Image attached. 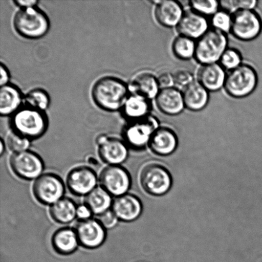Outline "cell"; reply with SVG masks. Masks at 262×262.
<instances>
[{
  "instance_id": "5",
  "label": "cell",
  "mask_w": 262,
  "mask_h": 262,
  "mask_svg": "<svg viewBox=\"0 0 262 262\" xmlns=\"http://www.w3.org/2000/svg\"><path fill=\"white\" fill-rule=\"evenodd\" d=\"M228 45L227 33L210 28L196 41L194 59L201 65L219 63L223 53L228 48Z\"/></svg>"
},
{
  "instance_id": "32",
  "label": "cell",
  "mask_w": 262,
  "mask_h": 262,
  "mask_svg": "<svg viewBox=\"0 0 262 262\" xmlns=\"http://www.w3.org/2000/svg\"><path fill=\"white\" fill-rule=\"evenodd\" d=\"M257 4L258 1L256 0H222L220 2L222 10L230 14L239 10L255 9Z\"/></svg>"
},
{
  "instance_id": "37",
  "label": "cell",
  "mask_w": 262,
  "mask_h": 262,
  "mask_svg": "<svg viewBox=\"0 0 262 262\" xmlns=\"http://www.w3.org/2000/svg\"><path fill=\"white\" fill-rule=\"evenodd\" d=\"M158 80L161 89L170 88L174 86L173 73L163 72L158 76Z\"/></svg>"
},
{
  "instance_id": "18",
  "label": "cell",
  "mask_w": 262,
  "mask_h": 262,
  "mask_svg": "<svg viewBox=\"0 0 262 262\" xmlns=\"http://www.w3.org/2000/svg\"><path fill=\"white\" fill-rule=\"evenodd\" d=\"M185 10L179 2L174 0L158 1L154 10L157 22L162 27H177L184 14Z\"/></svg>"
},
{
  "instance_id": "23",
  "label": "cell",
  "mask_w": 262,
  "mask_h": 262,
  "mask_svg": "<svg viewBox=\"0 0 262 262\" xmlns=\"http://www.w3.org/2000/svg\"><path fill=\"white\" fill-rule=\"evenodd\" d=\"M51 245L59 255H68L75 252L80 244L74 228L63 227L53 233Z\"/></svg>"
},
{
  "instance_id": "28",
  "label": "cell",
  "mask_w": 262,
  "mask_h": 262,
  "mask_svg": "<svg viewBox=\"0 0 262 262\" xmlns=\"http://www.w3.org/2000/svg\"><path fill=\"white\" fill-rule=\"evenodd\" d=\"M172 52L177 58L189 60L194 58L196 52V41L191 38L179 35L171 45Z\"/></svg>"
},
{
  "instance_id": "9",
  "label": "cell",
  "mask_w": 262,
  "mask_h": 262,
  "mask_svg": "<svg viewBox=\"0 0 262 262\" xmlns=\"http://www.w3.org/2000/svg\"><path fill=\"white\" fill-rule=\"evenodd\" d=\"M10 166L15 176L26 181L37 179L45 170L42 158L29 150L13 154L10 158Z\"/></svg>"
},
{
  "instance_id": "21",
  "label": "cell",
  "mask_w": 262,
  "mask_h": 262,
  "mask_svg": "<svg viewBox=\"0 0 262 262\" xmlns=\"http://www.w3.org/2000/svg\"><path fill=\"white\" fill-rule=\"evenodd\" d=\"M148 146L158 155H170L178 146V138L170 127L159 126L153 134Z\"/></svg>"
},
{
  "instance_id": "33",
  "label": "cell",
  "mask_w": 262,
  "mask_h": 262,
  "mask_svg": "<svg viewBox=\"0 0 262 262\" xmlns=\"http://www.w3.org/2000/svg\"><path fill=\"white\" fill-rule=\"evenodd\" d=\"M30 140L12 130L8 135L7 145L14 153L21 152L28 150L30 146Z\"/></svg>"
},
{
  "instance_id": "2",
  "label": "cell",
  "mask_w": 262,
  "mask_h": 262,
  "mask_svg": "<svg viewBox=\"0 0 262 262\" xmlns=\"http://www.w3.org/2000/svg\"><path fill=\"white\" fill-rule=\"evenodd\" d=\"M11 126L14 132L30 140H35L47 130V115L45 112L24 105L12 115Z\"/></svg>"
},
{
  "instance_id": "26",
  "label": "cell",
  "mask_w": 262,
  "mask_h": 262,
  "mask_svg": "<svg viewBox=\"0 0 262 262\" xmlns=\"http://www.w3.org/2000/svg\"><path fill=\"white\" fill-rule=\"evenodd\" d=\"M78 205L73 199L63 197L55 204L51 205L50 214L55 222L67 225L73 222L77 217Z\"/></svg>"
},
{
  "instance_id": "8",
  "label": "cell",
  "mask_w": 262,
  "mask_h": 262,
  "mask_svg": "<svg viewBox=\"0 0 262 262\" xmlns=\"http://www.w3.org/2000/svg\"><path fill=\"white\" fill-rule=\"evenodd\" d=\"M33 193L36 200L43 205H52L63 199L66 186L62 179L53 173H43L35 180Z\"/></svg>"
},
{
  "instance_id": "40",
  "label": "cell",
  "mask_w": 262,
  "mask_h": 262,
  "mask_svg": "<svg viewBox=\"0 0 262 262\" xmlns=\"http://www.w3.org/2000/svg\"><path fill=\"white\" fill-rule=\"evenodd\" d=\"M13 2L16 6L19 7L20 9L37 7V5L39 3L37 0H16V1Z\"/></svg>"
},
{
  "instance_id": "41",
  "label": "cell",
  "mask_w": 262,
  "mask_h": 262,
  "mask_svg": "<svg viewBox=\"0 0 262 262\" xmlns=\"http://www.w3.org/2000/svg\"><path fill=\"white\" fill-rule=\"evenodd\" d=\"M109 136L106 135H104V134H102V135H99L96 138L97 145L98 146L102 145V144L106 142Z\"/></svg>"
},
{
  "instance_id": "30",
  "label": "cell",
  "mask_w": 262,
  "mask_h": 262,
  "mask_svg": "<svg viewBox=\"0 0 262 262\" xmlns=\"http://www.w3.org/2000/svg\"><path fill=\"white\" fill-rule=\"evenodd\" d=\"M189 4L191 9L205 17H212L220 8V2L216 0H192Z\"/></svg>"
},
{
  "instance_id": "27",
  "label": "cell",
  "mask_w": 262,
  "mask_h": 262,
  "mask_svg": "<svg viewBox=\"0 0 262 262\" xmlns=\"http://www.w3.org/2000/svg\"><path fill=\"white\" fill-rule=\"evenodd\" d=\"M113 202L112 195L101 186L97 187L84 198V204L97 216L111 210Z\"/></svg>"
},
{
  "instance_id": "15",
  "label": "cell",
  "mask_w": 262,
  "mask_h": 262,
  "mask_svg": "<svg viewBox=\"0 0 262 262\" xmlns=\"http://www.w3.org/2000/svg\"><path fill=\"white\" fill-rule=\"evenodd\" d=\"M112 210L118 220L123 222H133L140 216L143 210L141 200L135 195L127 193L115 198Z\"/></svg>"
},
{
  "instance_id": "7",
  "label": "cell",
  "mask_w": 262,
  "mask_h": 262,
  "mask_svg": "<svg viewBox=\"0 0 262 262\" xmlns=\"http://www.w3.org/2000/svg\"><path fill=\"white\" fill-rule=\"evenodd\" d=\"M262 21L255 9H246L233 13L230 33L237 40L250 42L260 34Z\"/></svg>"
},
{
  "instance_id": "10",
  "label": "cell",
  "mask_w": 262,
  "mask_h": 262,
  "mask_svg": "<svg viewBox=\"0 0 262 262\" xmlns=\"http://www.w3.org/2000/svg\"><path fill=\"white\" fill-rule=\"evenodd\" d=\"M140 184L147 193L161 196L170 189L172 179L170 173L159 164H149L140 173Z\"/></svg>"
},
{
  "instance_id": "14",
  "label": "cell",
  "mask_w": 262,
  "mask_h": 262,
  "mask_svg": "<svg viewBox=\"0 0 262 262\" xmlns=\"http://www.w3.org/2000/svg\"><path fill=\"white\" fill-rule=\"evenodd\" d=\"M210 29L207 17L190 9L184 12L176 27L179 35L198 40Z\"/></svg>"
},
{
  "instance_id": "42",
  "label": "cell",
  "mask_w": 262,
  "mask_h": 262,
  "mask_svg": "<svg viewBox=\"0 0 262 262\" xmlns=\"http://www.w3.org/2000/svg\"><path fill=\"white\" fill-rule=\"evenodd\" d=\"M88 163L93 166H97L99 164L98 160L93 156L89 157L88 158Z\"/></svg>"
},
{
  "instance_id": "31",
  "label": "cell",
  "mask_w": 262,
  "mask_h": 262,
  "mask_svg": "<svg viewBox=\"0 0 262 262\" xmlns=\"http://www.w3.org/2000/svg\"><path fill=\"white\" fill-rule=\"evenodd\" d=\"M219 63L225 70H233L242 65V54L237 49L228 48L223 53Z\"/></svg>"
},
{
  "instance_id": "4",
  "label": "cell",
  "mask_w": 262,
  "mask_h": 262,
  "mask_svg": "<svg viewBox=\"0 0 262 262\" xmlns=\"http://www.w3.org/2000/svg\"><path fill=\"white\" fill-rule=\"evenodd\" d=\"M258 75L255 69L247 63L228 71L224 89L232 98L243 99L250 96L258 84Z\"/></svg>"
},
{
  "instance_id": "16",
  "label": "cell",
  "mask_w": 262,
  "mask_h": 262,
  "mask_svg": "<svg viewBox=\"0 0 262 262\" xmlns=\"http://www.w3.org/2000/svg\"><path fill=\"white\" fill-rule=\"evenodd\" d=\"M155 102L159 111L169 116L179 115L186 109L182 91L176 86L161 89Z\"/></svg>"
},
{
  "instance_id": "25",
  "label": "cell",
  "mask_w": 262,
  "mask_h": 262,
  "mask_svg": "<svg viewBox=\"0 0 262 262\" xmlns=\"http://www.w3.org/2000/svg\"><path fill=\"white\" fill-rule=\"evenodd\" d=\"M151 109V100L140 95L130 94L122 110L124 116L130 122L149 116Z\"/></svg>"
},
{
  "instance_id": "12",
  "label": "cell",
  "mask_w": 262,
  "mask_h": 262,
  "mask_svg": "<svg viewBox=\"0 0 262 262\" xmlns=\"http://www.w3.org/2000/svg\"><path fill=\"white\" fill-rule=\"evenodd\" d=\"M74 228L79 244L84 248L94 250L101 247L106 241V229L98 219L79 220Z\"/></svg>"
},
{
  "instance_id": "17",
  "label": "cell",
  "mask_w": 262,
  "mask_h": 262,
  "mask_svg": "<svg viewBox=\"0 0 262 262\" xmlns=\"http://www.w3.org/2000/svg\"><path fill=\"white\" fill-rule=\"evenodd\" d=\"M226 70L220 63L201 65L196 73V80L209 92H215L224 88Z\"/></svg>"
},
{
  "instance_id": "29",
  "label": "cell",
  "mask_w": 262,
  "mask_h": 262,
  "mask_svg": "<svg viewBox=\"0 0 262 262\" xmlns=\"http://www.w3.org/2000/svg\"><path fill=\"white\" fill-rule=\"evenodd\" d=\"M26 106L45 112L50 107V97L47 92L42 89H34L30 91L24 97Z\"/></svg>"
},
{
  "instance_id": "39",
  "label": "cell",
  "mask_w": 262,
  "mask_h": 262,
  "mask_svg": "<svg viewBox=\"0 0 262 262\" xmlns=\"http://www.w3.org/2000/svg\"><path fill=\"white\" fill-rule=\"evenodd\" d=\"M0 73H1V79H0V84H1V86L9 84L10 79V72L7 67L2 63H1V66H0Z\"/></svg>"
},
{
  "instance_id": "43",
  "label": "cell",
  "mask_w": 262,
  "mask_h": 262,
  "mask_svg": "<svg viewBox=\"0 0 262 262\" xmlns=\"http://www.w3.org/2000/svg\"><path fill=\"white\" fill-rule=\"evenodd\" d=\"M5 144L4 143V140H3V139H1V141H0V154H1V156L4 154V151L5 150Z\"/></svg>"
},
{
  "instance_id": "19",
  "label": "cell",
  "mask_w": 262,
  "mask_h": 262,
  "mask_svg": "<svg viewBox=\"0 0 262 262\" xmlns=\"http://www.w3.org/2000/svg\"><path fill=\"white\" fill-rule=\"evenodd\" d=\"M100 158L109 165H120L129 156V146L124 140L110 138L102 145L99 146Z\"/></svg>"
},
{
  "instance_id": "34",
  "label": "cell",
  "mask_w": 262,
  "mask_h": 262,
  "mask_svg": "<svg viewBox=\"0 0 262 262\" xmlns=\"http://www.w3.org/2000/svg\"><path fill=\"white\" fill-rule=\"evenodd\" d=\"M231 23H232V14L223 10H218L215 14L212 15L210 20L212 28L225 33L230 32Z\"/></svg>"
},
{
  "instance_id": "1",
  "label": "cell",
  "mask_w": 262,
  "mask_h": 262,
  "mask_svg": "<svg viewBox=\"0 0 262 262\" xmlns=\"http://www.w3.org/2000/svg\"><path fill=\"white\" fill-rule=\"evenodd\" d=\"M129 94L128 84L115 76L100 78L92 90V99L97 106L111 112L122 110Z\"/></svg>"
},
{
  "instance_id": "38",
  "label": "cell",
  "mask_w": 262,
  "mask_h": 262,
  "mask_svg": "<svg viewBox=\"0 0 262 262\" xmlns=\"http://www.w3.org/2000/svg\"><path fill=\"white\" fill-rule=\"evenodd\" d=\"M92 212L86 205H78L77 209V217L79 220H88L92 218Z\"/></svg>"
},
{
  "instance_id": "24",
  "label": "cell",
  "mask_w": 262,
  "mask_h": 262,
  "mask_svg": "<svg viewBox=\"0 0 262 262\" xmlns=\"http://www.w3.org/2000/svg\"><path fill=\"white\" fill-rule=\"evenodd\" d=\"M24 102L23 97L17 86L12 84L1 86L0 89V115L2 117L10 116L15 114Z\"/></svg>"
},
{
  "instance_id": "35",
  "label": "cell",
  "mask_w": 262,
  "mask_h": 262,
  "mask_svg": "<svg viewBox=\"0 0 262 262\" xmlns=\"http://www.w3.org/2000/svg\"><path fill=\"white\" fill-rule=\"evenodd\" d=\"M174 86L181 87L182 89L195 81L193 74L184 69H177L173 73Z\"/></svg>"
},
{
  "instance_id": "11",
  "label": "cell",
  "mask_w": 262,
  "mask_h": 262,
  "mask_svg": "<svg viewBox=\"0 0 262 262\" xmlns=\"http://www.w3.org/2000/svg\"><path fill=\"white\" fill-rule=\"evenodd\" d=\"M99 179L101 186L115 197L127 194L132 183L129 171L121 165L105 167Z\"/></svg>"
},
{
  "instance_id": "36",
  "label": "cell",
  "mask_w": 262,
  "mask_h": 262,
  "mask_svg": "<svg viewBox=\"0 0 262 262\" xmlns=\"http://www.w3.org/2000/svg\"><path fill=\"white\" fill-rule=\"evenodd\" d=\"M98 220L106 229H110V228L115 227L117 224L118 221H119L112 209L99 215Z\"/></svg>"
},
{
  "instance_id": "13",
  "label": "cell",
  "mask_w": 262,
  "mask_h": 262,
  "mask_svg": "<svg viewBox=\"0 0 262 262\" xmlns=\"http://www.w3.org/2000/svg\"><path fill=\"white\" fill-rule=\"evenodd\" d=\"M67 187L76 196H86L97 187L98 177L89 166L75 167L69 172L66 179Z\"/></svg>"
},
{
  "instance_id": "3",
  "label": "cell",
  "mask_w": 262,
  "mask_h": 262,
  "mask_svg": "<svg viewBox=\"0 0 262 262\" xmlns=\"http://www.w3.org/2000/svg\"><path fill=\"white\" fill-rule=\"evenodd\" d=\"M13 25L18 34L28 39L42 38L50 28L48 15L37 7L19 9L14 15Z\"/></svg>"
},
{
  "instance_id": "6",
  "label": "cell",
  "mask_w": 262,
  "mask_h": 262,
  "mask_svg": "<svg viewBox=\"0 0 262 262\" xmlns=\"http://www.w3.org/2000/svg\"><path fill=\"white\" fill-rule=\"evenodd\" d=\"M159 126V120L151 115L130 121L123 130V140L129 147L140 150L149 145L153 134Z\"/></svg>"
},
{
  "instance_id": "22",
  "label": "cell",
  "mask_w": 262,
  "mask_h": 262,
  "mask_svg": "<svg viewBox=\"0 0 262 262\" xmlns=\"http://www.w3.org/2000/svg\"><path fill=\"white\" fill-rule=\"evenodd\" d=\"M186 109L197 112L206 107L210 100V92L197 80L182 89Z\"/></svg>"
},
{
  "instance_id": "20",
  "label": "cell",
  "mask_w": 262,
  "mask_h": 262,
  "mask_svg": "<svg viewBox=\"0 0 262 262\" xmlns=\"http://www.w3.org/2000/svg\"><path fill=\"white\" fill-rule=\"evenodd\" d=\"M130 94L140 95L148 99H155L160 91L158 77L149 71H142L133 77L128 84Z\"/></svg>"
}]
</instances>
